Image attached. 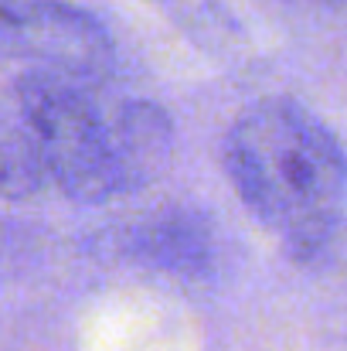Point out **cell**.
Masks as SVG:
<instances>
[{
	"label": "cell",
	"mask_w": 347,
	"mask_h": 351,
	"mask_svg": "<svg viewBox=\"0 0 347 351\" xmlns=\"http://www.w3.org/2000/svg\"><path fill=\"white\" fill-rule=\"evenodd\" d=\"M133 252L157 269L177 276L208 273L215 263L211 222L188 208H164L133 229Z\"/></svg>",
	"instance_id": "cell-4"
},
{
	"label": "cell",
	"mask_w": 347,
	"mask_h": 351,
	"mask_svg": "<svg viewBox=\"0 0 347 351\" xmlns=\"http://www.w3.org/2000/svg\"><path fill=\"white\" fill-rule=\"evenodd\" d=\"M317 3H344V0H317Z\"/></svg>",
	"instance_id": "cell-7"
},
{
	"label": "cell",
	"mask_w": 347,
	"mask_h": 351,
	"mask_svg": "<svg viewBox=\"0 0 347 351\" xmlns=\"http://www.w3.org/2000/svg\"><path fill=\"white\" fill-rule=\"evenodd\" d=\"M51 184L79 205H110L157 181L174 154V123L150 99H106L99 82L31 69L17 79Z\"/></svg>",
	"instance_id": "cell-1"
},
{
	"label": "cell",
	"mask_w": 347,
	"mask_h": 351,
	"mask_svg": "<svg viewBox=\"0 0 347 351\" xmlns=\"http://www.w3.org/2000/svg\"><path fill=\"white\" fill-rule=\"evenodd\" d=\"M0 55L86 82H106L116 69L110 31L68 0H0Z\"/></svg>",
	"instance_id": "cell-3"
},
{
	"label": "cell",
	"mask_w": 347,
	"mask_h": 351,
	"mask_svg": "<svg viewBox=\"0 0 347 351\" xmlns=\"http://www.w3.org/2000/svg\"><path fill=\"white\" fill-rule=\"evenodd\" d=\"M51 184L31 126L0 119V202H31Z\"/></svg>",
	"instance_id": "cell-5"
},
{
	"label": "cell",
	"mask_w": 347,
	"mask_h": 351,
	"mask_svg": "<svg viewBox=\"0 0 347 351\" xmlns=\"http://www.w3.org/2000/svg\"><path fill=\"white\" fill-rule=\"evenodd\" d=\"M146 3L201 48L222 51L238 41V27L222 7V0H146Z\"/></svg>",
	"instance_id": "cell-6"
},
{
	"label": "cell",
	"mask_w": 347,
	"mask_h": 351,
	"mask_svg": "<svg viewBox=\"0 0 347 351\" xmlns=\"http://www.w3.org/2000/svg\"><path fill=\"white\" fill-rule=\"evenodd\" d=\"M222 164L235 195L293 259L324 252L347 202V154L331 126L296 99H259L231 119Z\"/></svg>",
	"instance_id": "cell-2"
}]
</instances>
